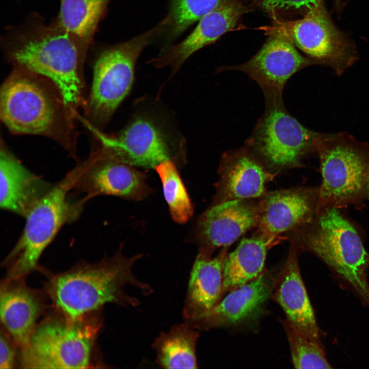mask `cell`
Returning a JSON list of instances; mask_svg holds the SVG:
<instances>
[{"label":"cell","mask_w":369,"mask_h":369,"mask_svg":"<svg viewBox=\"0 0 369 369\" xmlns=\"http://www.w3.org/2000/svg\"><path fill=\"white\" fill-rule=\"evenodd\" d=\"M4 50L14 65L51 81L72 113L83 102V66L87 50L56 22L32 19L13 29L3 39Z\"/></svg>","instance_id":"1"},{"label":"cell","mask_w":369,"mask_h":369,"mask_svg":"<svg viewBox=\"0 0 369 369\" xmlns=\"http://www.w3.org/2000/svg\"><path fill=\"white\" fill-rule=\"evenodd\" d=\"M141 257H126L120 250L98 262L80 263L52 275L46 283V291L58 312L73 319L97 312L107 303L136 306L139 300L126 293V287L152 292L151 287L133 273L134 264Z\"/></svg>","instance_id":"2"},{"label":"cell","mask_w":369,"mask_h":369,"mask_svg":"<svg viewBox=\"0 0 369 369\" xmlns=\"http://www.w3.org/2000/svg\"><path fill=\"white\" fill-rule=\"evenodd\" d=\"M1 89V120L12 133L50 137L76 156L74 116L49 79L21 66Z\"/></svg>","instance_id":"3"},{"label":"cell","mask_w":369,"mask_h":369,"mask_svg":"<svg viewBox=\"0 0 369 369\" xmlns=\"http://www.w3.org/2000/svg\"><path fill=\"white\" fill-rule=\"evenodd\" d=\"M329 207L309 223L289 234L291 243L310 252L330 270L340 284L369 308V253L355 225L341 211Z\"/></svg>","instance_id":"4"},{"label":"cell","mask_w":369,"mask_h":369,"mask_svg":"<svg viewBox=\"0 0 369 369\" xmlns=\"http://www.w3.org/2000/svg\"><path fill=\"white\" fill-rule=\"evenodd\" d=\"M97 312L76 319L59 312L37 324L20 348V365L26 368L89 367L102 325Z\"/></svg>","instance_id":"5"},{"label":"cell","mask_w":369,"mask_h":369,"mask_svg":"<svg viewBox=\"0 0 369 369\" xmlns=\"http://www.w3.org/2000/svg\"><path fill=\"white\" fill-rule=\"evenodd\" d=\"M314 143L322 177L316 213L360 205L369 178V144L345 132L320 133Z\"/></svg>","instance_id":"6"},{"label":"cell","mask_w":369,"mask_h":369,"mask_svg":"<svg viewBox=\"0 0 369 369\" xmlns=\"http://www.w3.org/2000/svg\"><path fill=\"white\" fill-rule=\"evenodd\" d=\"M74 177L71 172L54 184L31 209L23 231L3 264L7 270L6 278H24L38 266L43 252L66 223L75 220L85 203L69 198Z\"/></svg>","instance_id":"7"},{"label":"cell","mask_w":369,"mask_h":369,"mask_svg":"<svg viewBox=\"0 0 369 369\" xmlns=\"http://www.w3.org/2000/svg\"><path fill=\"white\" fill-rule=\"evenodd\" d=\"M165 29L162 19L150 30L109 47L99 54L94 64L91 93L85 107L87 116L94 125L102 126L111 118L130 91L138 57Z\"/></svg>","instance_id":"8"},{"label":"cell","mask_w":369,"mask_h":369,"mask_svg":"<svg viewBox=\"0 0 369 369\" xmlns=\"http://www.w3.org/2000/svg\"><path fill=\"white\" fill-rule=\"evenodd\" d=\"M320 133L303 127L285 109L283 100L266 102V109L247 141V147L272 172L299 167L316 152Z\"/></svg>","instance_id":"9"},{"label":"cell","mask_w":369,"mask_h":369,"mask_svg":"<svg viewBox=\"0 0 369 369\" xmlns=\"http://www.w3.org/2000/svg\"><path fill=\"white\" fill-rule=\"evenodd\" d=\"M100 135L109 154L134 167L155 168L163 161L184 160V142L156 115L139 112L115 135Z\"/></svg>","instance_id":"10"},{"label":"cell","mask_w":369,"mask_h":369,"mask_svg":"<svg viewBox=\"0 0 369 369\" xmlns=\"http://www.w3.org/2000/svg\"><path fill=\"white\" fill-rule=\"evenodd\" d=\"M272 34L283 36L308 54L316 64L341 74L356 61L351 41L333 23L323 4L308 11L301 19L278 23Z\"/></svg>","instance_id":"11"},{"label":"cell","mask_w":369,"mask_h":369,"mask_svg":"<svg viewBox=\"0 0 369 369\" xmlns=\"http://www.w3.org/2000/svg\"><path fill=\"white\" fill-rule=\"evenodd\" d=\"M72 171L74 181L71 190L85 194L83 199L86 202L92 197L105 195L140 200L151 192L142 172L101 147Z\"/></svg>","instance_id":"12"},{"label":"cell","mask_w":369,"mask_h":369,"mask_svg":"<svg viewBox=\"0 0 369 369\" xmlns=\"http://www.w3.org/2000/svg\"><path fill=\"white\" fill-rule=\"evenodd\" d=\"M316 63L301 55L285 37L272 34L249 60L222 70L240 71L261 88L266 102L283 100L282 92L288 79L301 69Z\"/></svg>","instance_id":"13"},{"label":"cell","mask_w":369,"mask_h":369,"mask_svg":"<svg viewBox=\"0 0 369 369\" xmlns=\"http://www.w3.org/2000/svg\"><path fill=\"white\" fill-rule=\"evenodd\" d=\"M260 199H237L212 204L197 221L198 254L212 257L217 248L229 247L248 230L257 227Z\"/></svg>","instance_id":"14"},{"label":"cell","mask_w":369,"mask_h":369,"mask_svg":"<svg viewBox=\"0 0 369 369\" xmlns=\"http://www.w3.org/2000/svg\"><path fill=\"white\" fill-rule=\"evenodd\" d=\"M318 188L298 187L266 192L260 199V216L254 236L269 247L283 233L310 222L316 214Z\"/></svg>","instance_id":"15"},{"label":"cell","mask_w":369,"mask_h":369,"mask_svg":"<svg viewBox=\"0 0 369 369\" xmlns=\"http://www.w3.org/2000/svg\"><path fill=\"white\" fill-rule=\"evenodd\" d=\"M213 203L237 199H260L277 173L270 171L245 146L225 152L218 169Z\"/></svg>","instance_id":"16"},{"label":"cell","mask_w":369,"mask_h":369,"mask_svg":"<svg viewBox=\"0 0 369 369\" xmlns=\"http://www.w3.org/2000/svg\"><path fill=\"white\" fill-rule=\"evenodd\" d=\"M274 278L265 269L256 278L229 292L202 317L189 322L198 330H208L255 318L271 297Z\"/></svg>","instance_id":"17"},{"label":"cell","mask_w":369,"mask_h":369,"mask_svg":"<svg viewBox=\"0 0 369 369\" xmlns=\"http://www.w3.org/2000/svg\"><path fill=\"white\" fill-rule=\"evenodd\" d=\"M246 11L240 0H223L199 20L183 40L169 47L150 62L156 68L169 67L174 74L191 55L233 29Z\"/></svg>","instance_id":"18"},{"label":"cell","mask_w":369,"mask_h":369,"mask_svg":"<svg viewBox=\"0 0 369 369\" xmlns=\"http://www.w3.org/2000/svg\"><path fill=\"white\" fill-rule=\"evenodd\" d=\"M291 243L287 259L274 278L271 298L299 332L321 344L320 331L300 271L299 251Z\"/></svg>","instance_id":"19"},{"label":"cell","mask_w":369,"mask_h":369,"mask_svg":"<svg viewBox=\"0 0 369 369\" xmlns=\"http://www.w3.org/2000/svg\"><path fill=\"white\" fill-rule=\"evenodd\" d=\"M45 308L40 294L27 286L24 278H5L1 282L2 324L20 348L27 344Z\"/></svg>","instance_id":"20"},{"label":"cell","mask_w":369,"mask_h":369,"mask_svg":"<svg viewBox=\"0 0 369 369\" xmlns=\"http://www.w3.org/2000/svg\"><path fill=\"white\" fill-rule=\"evenodd\" d=\"M30 172L2 143L0 152V206L26 217L52 188Z\"/></svg>","instance_id":"21"},{"label":"cell","mask_w":369,"mask_h":369,"mask_svg":"<svg viewBox=\"0 0 369 369\" xmlns=\"http://www.w3.org/2000/svg\"><path fill=\"white\" fill-rule=\"evenodd\" d=\"M229 247L214 258L198 254L190 275L182 310L184 321H194L209 312L222 298L223 268Z\"/></svg>","instance_id":"22"},{"label":"cell","mask_w":369,"mask_h":369,"mask_svg":"<svg viewBox=\"0 0 369 369\" xmlns=\"http://www.w3.org/2000/svg\"><path fill=\"white\" fill-rule=\"evenodd\" d=\"M270 248L263 239L253 236L243 238L234 251L227 254L223 262L222 297L263 272Z\"/></svg>","instance_id":"23"},{"label":"cell","mask_w":369,"mask_h":369,"mask_svg":"<svg viewBox=\"0 0 369 369\" xmlns=\"http://www.w3.org/2000/svg\"><path fill=\"white\" fill-rule=\"evenodd\" d=\"M199 330L189 322L173 325L161 332L152 343L156 362L165 368H196Z\"/></svg>","instance_id":"24"},{"label":"cell","mask_w":369,"mask_h":369,"mask_svg":"<svg viewBox=\"0 0 369 369\" xmlns=\"http://www.w3.org/2000/svg\"><path fill=\"white\" fill-rule=\"evenodd\" d=\"M110 1L60 0L56 22L88 51Z\"/></svg>","instance_id":"25"},{"label":"cell","mask_w":369,"mask_h":369,"mask_svg":"<svg viewBox=\"0 0 369 369\" xmlns=\"http://www.w3.org/2000/svg\"><path fill=\"white\" fill-rule=\"evenodd\" d=\"M155 169L160 178L164 196L173 219L180 224L186 223L192 216L193 208L176 163L170 160H166Z\"/></svg>","instance_id":"26"},{"label":"cell","mask_w":369,"mask_h":369,"mask_svg":"<svg viewBox=\"0 0 369 369\" xmlns=\"http://www.w3.org/2000/svg\"><path fill=\"white\" fill-rule=\"evenodd\" d=\"M280 321L288 338L295 368H332L326 358L322 344L302 334L286 318Z\"/></svg>","instance_id":"27"},{"label":"cell","mask_w":369,"mask_h":369,"mask_svg":"<svg viewBox=\"0 0 369 369\" xmlns=\"http://www.w3.org/2000/svg\"><path fill=\"white\" fill-rule=\"evenodd\" d=\"M223 0H171L169 13L165 18V32L175 38L203 16L214 9Z\"/></svg>","instance_id":"28"},{"label":"cell","mask_w":369,"mask_h":369,"mask_svg":"<svg viewBox=\"0 0 369 369\" xmlns=\"http://www.w3.org/2000/svg\"><path fill=\"white\" fill-rule=\"evenodd\" d=\"M264 10L273 15L295 11H304L323 4L322 0H256Z\"/></svg>","instance_id":"29"},{"label":"cell","mask_w":369,"mask_h":369,"mask_svg":"<svg viewBox=\"0 0 369 369\" xmlns=\"http://www.w3.org/2000/svg\"><path fill=\"white\" fill-rule=\"evenodd\" d=\"M17 344L3 327L0 336V369H9L13 367L16 356Z\"/></svg>","instance_id":"30"},{"label":"cell","mask_w":369,"mask_h":369,"mask_svg":"<svg viewBox=\"0 0 369 369\" xmlns=\"http://www.w3.org/2000/svg\"><path fill=\"white\" fill-rule=\"evenodd\" d=\"M337 8H339L341 5V0H334Z\"/></svg>","instance_id":"31"},{"label":"cell","mask_w":369,"mask_h":369,"mask_svg":"<svg viewBox=\"0 0 369 369\" xmlns=\"http://www.w3.org/2000/svg\"><path fill=\"white\" fill-rule=\"evenodd\" d=\"M367 184L369 185V178H368V180Z\"/></svg>","instance_id":"32"}]
</instances>
